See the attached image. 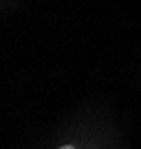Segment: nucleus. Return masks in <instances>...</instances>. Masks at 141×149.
Instances as JSON below:
<instances>
[{
    "label": "nucleus",
    "instance_id": "1",
    "mask_svg": "<svg viewBox=\"0 0 141 149\" xmlns=\"http://www.w3.org/2000/svg\"><path fill=\"white\" fill-rule=\"evenodd\" d=\"M59 149H76L73 145H64V146H61Z\"/></svg>",
    "mask_w": 141,
    "mask_h": 149
}]
</instances>
